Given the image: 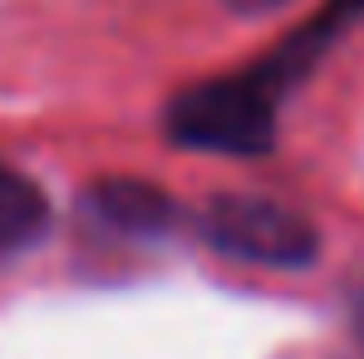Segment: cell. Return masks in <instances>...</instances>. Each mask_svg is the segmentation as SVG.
Wrapping results in <instances>:
<instances>
[{
  "label": "cell",
  "mask_w": 364,
  "mask_h": 359,
  "mask_svg": "<svg viewBox=\"0 0 364 359\" xmlns=\"http://www.w3.org/2000/svg\"><path fill=\"white\" fill-rule=\"evenodd\" d=\"M89 207L99 212V222H109L114 232H128V237H158L173 222V197L153 182H133V178L94 182Z\"/></svg>",
  "instance_id": "3"
},
{
  "label": "cell",
  "mask_w": 364,
  "mask_h": 359,
  "mask_svg": "<svg viewBox=\"0 0 364 359\" xmlns=\"http://www.w3.org/2000/svg\"><path fill=\"white\" fill-rule=\"evenodd\" d=\"M45 227H50V202L40 192V182L0 163V256L35 246L45 237Z\"/></svg>",
  "instance_id": "4"
},
{
  "label": "cell",
  "mask_w": 364,
  "mask_h": 359,
  "mask_svg": "<svg viewBox=\"0 0 364 359\" xmlns=\"http://www.w3.org/2000/svg\"><path fill=\"white\" fill-rule=\"evenodd\" d=\"M227 10H237V15H271V10H281L286 0H222Z\"/></svg>",
  "instance_id": "5"
},
{
  "label": "cell",
  "mask_w": 364,
  "mask_h": 359,
  "mask_svg": "<svg viewBox=\"0 0 364 359\" xmlns=\"http://www.w3.org/2000/svg\"><path fill=\"white\" fill-rule=\"evenodd\" d=\"M355 335H360V340H364V291H360V296H355Z\"/></svg>",
  "instance_id": "6"
},
{
  "label": "cell",
  "mask_w": 364,
  "mask_h": 359,
  "mask_svg": "<svg viewBox=\"0 0 364 359\" xmlns=\"http://www.w3.org/2000/svg\"><path fill=\"white\" fill-rule=\"evenodd\" d=\"M202 237L237 261L281 266V271L310 266L320 256V237L301 212H291L271 197H242V192H222L207 202Z\"/></svg>",
  "instance_id": "2"
},
{
  "label": "cell",
  "mask_w": 364,
  "mask_h": 359,
  "mask_svg": "<svg viewBox=\"0 0 364 359\" xmlns=\"http://www.w3.org/2000/svg\"><path fill=\"white\" fill-rule=\"evenodd\" d=\"M168 133L187 148H202V153L256 158L276 143V94L256 74L197 84L173 99Z\"/></svg>",
  "instance_id": "1"
}]
</instances>
